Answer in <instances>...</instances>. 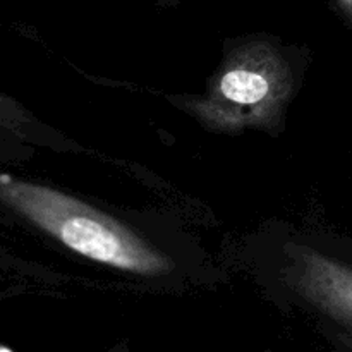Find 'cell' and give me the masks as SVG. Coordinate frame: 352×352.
Listing matches in <instances>:
<instances>
[{"mask_svg": "<svg viewBox=\"0 0 352 352\" xmlns=\"http://www.w3.org/2000/svg\"><path fill=\"white\" fill-rule=\"evenodd\" d=\"M7 198L31 222L81 256L138 275L168 274L172 261L107 213L43 186L12 182Z\"/></svg>", "mask_w": 352, "mask_h": 352, "instance_id": "1", "label": "cell"}, {"mask_svg": "<svg viewBox=\"0 0 352 352\" xmlns=\"http://www.w3.org/2000/svg\"><path fill=\"white\" fill-rule=\"evenodd\" d=\"M291 86V71L280 55L265 45H254L229 58L208 96L192 103V110L213 129L263 127L277 119Z\"/></svg>", "mask_w": 352, "mask_h": 352, "instance_id": "2", "label": "cell"}, {"mask_svg": "<svg viewBox=\"0 0 352 352\" xmlns=\"http://www.w3.org/2000/svg\"><path fill=\"white\" fill-rule=\"evenodd\" d=\"M292 278L302 296L352 333V265L320 251L296 253Z\"/></svg>", "mask_w": 352, "mask_h": 352, "instance_id": "3", "label": "cell"}, {"mask_svg": "<svg viewBox=\"0 0 352 352\" xmlns=\"http://www.w3.org/2000/svg\"><path fill=\"white\" fill-rule=\"evenodd\" d=\"M336 2L342 9V12L352 21V0H336Z\"/></svg>", "mask_w": 352, "mask_h": 352, "instance_id": "4", "label": "cell"}]
</instances>
